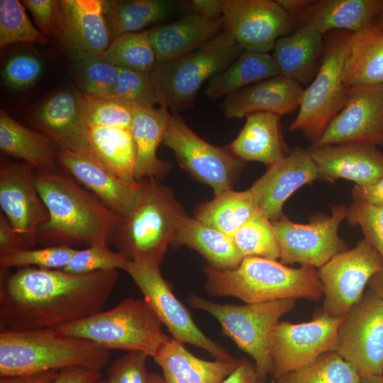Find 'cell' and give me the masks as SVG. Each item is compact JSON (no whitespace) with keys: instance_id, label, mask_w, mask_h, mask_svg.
Segmentation results:
<instances>
[{"instance_id":"6da1fadb","label":"cell","mask_w":383,"mask_h":383,"mask_svg":"<svg viewBox=\"0 0 383 383\" xmlns=\"http://www.w3.org/2000/svg\"><path fill=\"white\" fill-rule=\"evenodd\" d=\"M118 279L117 270L18 268L1 278L0 331L56 328L89 318L104 311Z\"/></svg>"},{"instance_id":"7a4b0ae2","label":"cell","mask_w":383,"mask_h":383,"mask_svg":"<svg viewBox=\"0 0 383 383\" xmlns=\"http://www.w3.org/2000/svg\"><path fill=\"white\" fill-rule=\"evenodd\" d=\"M36 188L49 212L36 241L51 245H108L123 218L61 169L35 170Z\"/></svg>"},{"instance_id":"3957f363","label":"cell","mask_w":383,"mask_h":383,"mask_svg":"<svg viewBox=\"0 0 383 383\" xmlns=\"http://www.w3.org/2000/svg\"><path fill=\"white\" fill-rule=\"evenodd\" d=\"M205 290L211 296H233L245 304L283 299L318 301L322 287L317 270L311 266L294 268L277 260L245 257L233 270L204 267Z\"/></svg>"},{"instance_id":"277c9868","label":"cell","mask_w":383,"mask_h":383,"mask_svg":"<svg viewBox=\"0 0 383 383\" xmlns=\"http://www.w3.org/2000/svg\"><path fill=\"white\" fill-rule=\"evenodd\" d=\"M110 360L109 350L54 328L0 332L1 377L72 367L101 371Z\"/></svg>"},{"instance_id":"5b68a950","label":"cell","mask_w":383,"mask_h":383,"mask_svg":"<svg viewBox=\"0 0 383 383\" xmlns=\"http://www.w3.org/2000/svg\"><path fill=\"white\" fill-rule=\"evenodd\" d=\"M141 182L140 194L111 243L128 260L160 265L187 215L169 187L153 178Z\"/></svg>"},{"instance_id":"8992f818","label":"cell","mask_w":383,"mask_h":383,"mask_svg":"<svg viewBox=\"0 0 383 383\" xmlns=\"http://www.w3.org/2000/svg\"><path fill=\"white\" fill-rule=\"evenodd\" d=\"M145 299L127 298L113 308L54 328L63 335L89 340L108 350L140 351L154 357L169 338Z\"/></svg>"},{"instance_id":"52a82bcc","label":"cell","mask_w":383,"mask_h":383,"mask_svg":"<svg viewBox=\"0 0 383 383\" xmlns=\"http://www.w3.org/2000/svg\"><path fill=\"white\" fill-rule=\"evenodd\" d=\"M243 51L223 29L199 48L157 64L150 74L161 106L177 112L192 108L202 84L228 67Z\"/></svg>"},{"instance_id":"ba28073f","label":"cell","mask_w":383,"mask_h":383,"mask_svg":"<svg viewBox=\"0 0 383 383\" xmlns=\"http://www.w3.org/2000/svg\"><path fill=\"white\" fill-rule=\"evenodd\" d=\"M187 301L196 309L210 313L224 333L255 361L257 372L265 380L272 372L271 341L280 318L290 312L295 300L283 299L245 305L222 304L189 294Z\"/></svg>"},{"instance_id":"9c48e42d","label":"cell","mask_w":383,"mask_h":383,"mask_svg":"<svg viewBox=\"0 0 383 383\" xmlns=\"http://www.w3.org/2000/svg\"><path fill=\"white\" fill-rule=\"evenodd\" d=\"M326 35L316 74L304 89L298 113L289 126V131H301L311 145L343 108L348 94L343 68L350 32L333 30Z\"/></svg>"},{"instance_id":"30bf717a","label":"cell","mask_w":383,"mask_h":383,"mask_svg":"<svg viewBox=\"0 0 383 383\" xmlns=\"http://www.w3.org/2000/svg\"><path fill=\"white\" fill-rule=\"evenodd\" d=\"M160 265L150 260H128L123 270L131 276L173 338L205 350L216 360H234L223 347L207 337L196 325L189 311L162 277Z\"/></svg>"},{"instance_id":"8fae6325","label":"cell","mask_w":383,"mask_h":383,"mask_svg":"<svg viewBox=\"0 0 383 383\" xmlns=\"http://www.w3.org/2000/svg\"><path fill=\"white\" fill-rule=\"evenodd\" d=\"M163 143L175 154L180 165L198 181L211 187L214 196L232 190L245 162L227 147L213 145L196 135L174 111Z\"/></svg>"},{"instance_id":"7c38bea8","label":"cell","mask_w":383,"mask_h":383,"mask_svg":"<svg viewBox=\"0 0 383 383\" xmlns=\"http://www.w3.org/2000/svg\"><path fill=\"white\" fill-rule=\"evenodd\" d=\"M347 208L343 204L332 206L331 216H318L307 224L293 222L284 214L272 221L279 243L280 262L320 268L335 255L348 250L338 235Z\"/></svg>"},{"instance_id":"4fadbf2b","label":"cell","mask_w":383,"mask_h":383,"mask_svg":"<svg viewBox=\"0 0 383 383\" xmlns=\"http://www.w3.org/2000/svg\"><path fill=\"white\" fill-rule=\"evenodd\" d=\"M345 316L333 317L323 309L308 322H279L271 341L274 378L277 380L311 364L326 353L335 351L338 328Z\"/></svg>"},{"instance_id":"5bb4252c","label":"cell","mask_w":383,"mask_h":383,"mask_svg":"<svg viewBox=\"0 0 383 383\" xmlns=\"http://www.w3.org/2000/svg\"><path fill=\"white\" fill-rule=\"evenodd\" d=\"M383 270V260L365 239L332 257L317 274L325 297L323 310L333 317L345 316L364 296L366 285Z\"/></svg>"},{"instance_id":"9a60e30c","label":"cell","mask_w":383,"mask_h":383,"mask_svg":"<svg viewBox=\"0 0 383 383\" xmlns=\"http://www.w3.org/2000/svg\"><path fill=\"white\" fill-rule=\"evenodd\" d=\"M362 377L383 375V299L370 291L345 315L335 350Z\"/></svg>"},{"instance_id":"2e32d148","label":"cell","mask_w":383,"mask_h":383,"mask_svg":"<svg viewBox=\"0 0 383 383\" xmlns=\"http://www.w3.org/2000/svg\"><path fill=\"white\" fill-rule=\"evenodd\" d=\"M222 17L228 31L244 50L267 52L294 26L276 1L224 0Z\"/></svg>"},{"instance_id":"e0dca14e","label":"cell","mask_w":383,"mask_h":383,"mask_svg":"<svg viewBox=\"0 0 383 383\" xmlns=\"http://www.w3.org/2000/svg\"><path fill=\"white\" fill-rule=\"evenodd\" d=\"M354 143L383 146V84L348 88L344 106L311 145Z\"/></svg>"},{"instance_id":"ac0fdd59","label":"cell","mask_w":383,"mask_h":383,"mask_svg":"<svg viewBox=\"0 0 383 383\" xmlns=\"http://www.w3.org/2000/svg\"><path fill=\"white\" fill-rule=\"evenodd\" d=\"M35 170L28 163L1 157L0 206L28 248L36 244V232L49 218L35 184Z\"/></svg>"},{"instance_id":"d6986e66","label":"cell","mask_w":383,"mask_h":383,"mask_svg":"<svg viewBox=\"0 0 383 383\" xmlns=\"http://www.w3.org/2000/svg\"><path fill=\"white\" fill-rule=\"evenodd\" d=\"M54 36L76 61L101 56L113 40L104 1H59Z\"/></svg>"},{"instance_id":"ffe728a7","label":"cell","mask_w":383,"mask_h":383,"mask_svg":"<svg viewBox=\"0 0 383 383\" xmlns=\"http://www.w3.org/2000/svg\"><path fill=\"white\" fill-rule=\"evenodd\" d=\"M318 178L308 149L295 148L289 155L269 166L250 188L258 211L271 221L283 215V206L299 188Z\"/></svg>"},{"instance_id":"44dd1931","label":"cell","mask_w":383,"mask_h":383,"mask_svg":"<svg viewBox=\"0 0 383 383\" xmlns=\"http://www.w3.org/2000/svg\"><path fill=\"white\" fill-rule=\"evenodd\" d=\"M60 168L97 196L123 218L134 206L143 189L141 181L128 182L105 168L93 153L59 150Z\"/></svg>"},{"instance_id":"7402d4cb","label":"cell","mask_w":383,"mask_h":383,"mask_svg":"<svg viewBox=\"0 0 383 383\" xmlns=\"http://www.w3.org/2000/svg\"><path fill=\"white\" fill-rule=\"evenodd\" d=\"M33 121L60 150L92 153L77 90H62L43 100L33 112Z\"/></svg>"},{"instance_id":"603a6c76","label":"cell","mask_w":383,"mask_h":383,"mask_svg":"<svg viewBox=\"0 0 383 383\" xmlns=\"http://www.w3.org/2000/svg\"><path fill=\"white\" fill-rule=\"evenodd\" d=\"M308 151L318 178L334 183L340 179L364 185L383 177V152L367 143L311 145Z\"/></svg>"},{"instance_id":"cb8c5ba5","label":"cell","mask_w":383,"mask_h":383,"mask_svg":"<svg viewBox=\"0 0 383 383\" xmlns=\"http://www.w3.org/2000/svg\"><path fill=\"white\" fill-rule=\"evenodd\" d=\"M304 89L282 75L268 78L225 97L221 109L228 118H241L258 112L282 116L299 108Z\"/></svg>"},{"instance_id":"d4e9b609","label":"cell","mask_w":383,"mask_h":383,"mask_svg":"<svg viewBox=\"0 0 383 383\" xmlns=\"http://www.w3.org/2000/svg\"><path fill=\"white\" fill-rule=\"evenodd\" d=\"M224 29L222 16L211 18L193 11L177 21L148 30L157 64L192 52Z\"/></svg>"},{"instance_id":"484cf974","label":"cell","mask_w":383,"mask_h":383,"mask_svg":"<svg viewBox=\"0 0 383 383\" xmlns=\"http://www.w3.org/2000/svg\"><path fill=\"white\" fill-rule=\"evenodd\" d=\"M167 108L134 107L131 133L135 150V178L137 181L162 179L172 167L170 162L159 159L157 151L163 143L170 118Z\"/></svg>"},{"instance_id":"4316f807","label":"cell","mask_w":383,"mask_h":383,"mask_svg":"<svg viewBox=\"0 0 383 383\" xmlns=\"http://www.w3.org/2000/svg\"><path fill=\"white\" fill-rule=\"evenodd\" d=\"M383 11V0L313 1L296 19L323 35L333 30L357 32L374 22Z\"/></svg>"},{"instance_id":"83f0119b","label":"cell","mask_w":383,"mask_h":383,"mask_svg":"<svg viewBox=\"0 0 383 383\" xmlns=\"http://www.w3.org/2000/svg\"><path fill=\"white\" fill-rule=\"evenodd\" d=\"M324 48L323 35L309 25L299 26L293 33L279 38L272 55L279 75L301 85L309 83L316 74Z\"/></svg>"},{"instance_id":"f1b7e54d","label":"cell","mask_w":383,"mask_h":383,"mask_svg":"<svg viewBox=\"0 0 383 383\" xmlns=\"http://www.w3.org/2000/svg\"><path fill=\"white\" fill-rule=\"evenodd\" d=\"M166 383H221L240 360L207 361L192 354L184 343L169 337L153 357Z\"/></svg>"},{"instance_id":"f546056e","label":"cell","mask_w":383,"mask_h":383,"mask_svg":"<svg viewBox=\"0 0 383 383\" xmlns=\"http://www.w3.org/2000/svg\"><path fill=\"white\" fill-rule=\"evenodd\" d=\"M348 89L383 84V26L373 22L350 33L343 68Z\"/></svg>"},{"instance_id":"4dcf8cb0","label":"cell","mask_w":383,"mask_h":383,"mask_svg":"<svg viewBox=\"0 0 383 383\" xmlns=\"http://www.w3.org/2000/svg\"><path fill=\"white\" fill-rule=\"evenodd\" d=\"M281 117L270 112L246 116L243 129L228 148L244 162L273 165L285 156V145L279 129Z\"/></svg>"},{"instance_id":"1f68e13d","label":"cell","mask_w":383,"mask_h":383,"mask_svg":"<svg viewBox=\"0 0 383 383\" xmlns=\"http://www.w3.org/2000/svg\"><path fill=\"white\" fill-rule=\"evenodd\" d=\"M0 149L4 155L32 165L35 170L56 171L59 148L44 133L23 126L0 111Z\"/></svg>"},{"instance_id":"d6a6232c","label":"cell","mask_w":383,"mask_h":383,"mask_svg":"<svg viewBox=\"0 0 383 383\" xmlns=\"http://www.w3.org/2000/svg\"><path fill=\"white\" fill-rule=\"evenodd\" d=\"M171 245L194 249L208 261L209 265L219 270L235 269L244 258L231 237L188 216Z\"/></svg>"},{"instance_id":"836d02e7","label":"cell","mask_w":383,"mask_h":383,"mask_svg":"<svg viewBox=\"0 0 383 383\" xmlns=\"http://www.w3.org/2000/svg\"><path fill=\"white\" fill-rule=\"evenodd\" d=\"M277 75L279 72L272 55L245 50L228 67L207 82L204 92L209 99L215 101Z\"/></svg>"},{"instance_id":"e575fe53","label":"cell","mask_w":383,"mask_h":383,"mask_svg":"<svg viewBox=\"0 0 383 383\" xmlns=\"http://www.w3.org/2000/svg\"><path fill=\"white\" fill-rule=\"evenodd\" d=\"M88 140L96 159L108 170L128 182L135 178V150L131 131L89 127Z\"/></svg>"},{"instance_id":"d590c367","label":"cell","mask_w":383,"mask_h":383,"mask_svg":"<svg viewBox=\"0 0 383 383\" xmlns=\"http://www.w3.org/2000/svg\"><path fill=\"white\" fill-rule=\"evenodd\" d=\"M257 211V207L250 189L226 191L195 209V218L206 226L232 238L235 233Z\"/></svg>"},{"instance_id":"8d00e7d4","label":"cell","mask_w":383,"mask_h":383,"mask_svg":"<svg viewBox=\"0 0 383 383\" xmlns=\"http://www.w3.org/2000/svg\"><path fill=\"white\" fill-rule=\"evenodd\" d=\"M105 18L113 38L140 32L175 11L173 2L165 0L104 1Z\"/></svg>"},{"instance_id":"74e56055","label":"cell","mask_w":383,"mask_h":383,"mask_svg":"<svg viewBox=\"0 0 383 383\" xmlns=\"http://www.w3.org/2000/svg\"><path fill=\"white\" fill-rule=\"evenodd\" d=\"M101 57L117 67L138 72H151L157 65L147 30L115 37Z\"/></svg>"},{"instance_id":"f35d334b","label":"cell","mask_w":383,"mask_h":383,"mask_svg":"<svg viewBox=\"0 0 383 383\" xmlns=\"http://www.w3.org/2000/svg\"><path fill=\"white\" fill-rule=\"evenodd\" d=\"M357 370L336 351L321 355L311 364L289 372L277 383H360Z\"/></svg>"},{"instance_id":"ab89813d","label":"cell","mask_w":383,"mask_h":383,"mask_svg":"<svg viewBox=\"0 0 383 383\" xmlns=\"http://www.w3.org/2000/svg\"><path fill=\"white\" fill-rule=\"evenodd\" d=\"M243 257L255 256L272 260L280 257L279 243L272 221L257 211L233 235Z\"/></svg>"},{"instance_id":"60d3db41","label":"cell","mask_w":383,"mask_h":383,"mask_svg":"<svg viewBox=\"0 0 383 383\" xmlns=\"http://www.w3.org/2000/svg\"><path fill=\"white\" fill-rule=\"evenodd\" d=\"M81 108L89 127L102 126L131 131L134 107L115 96L80 92Z\"/></svg>"},{"instance_id":"b9f144b4","label":"cell","mask_w":383,"mask_h":383,"mask_svg":"<svg viewBox=\"0 0 383 383\" xmlns=\"http://www.w3.org/2000/svg\"><path fill=\"white\" fill-rule=\"evenodd\" d=\"M18 43L45 44L48 38L31 23L18 0L0 1V48Z\"/></svg>"},{"instance_id":"7bdbcfd3","label":"cell","mask_w":383,"mask_h":383,"mask_svg":"<svg viewBox=\"0 0 383 383\" xmlns=\"http://www.w3.org/2000/svg\"><path fill=\"white\" fill-rule=\"evenodd\" d=\"M77 249L67 245H51L39 249L24 248L0 253L1 273L13 267L35 266L45 269H62L71 260Z\"/></svg>"},{"instance_id":"ee69618b","label":"cell","mask_w":383,"mask_h":383,"mask_svg":"<svg viewBox=\"0 0 383 383\" xmlns=\"http://www.w3.org/2000/svg\"><path fill=\"white\" fill-rule=\"evenodd\" d=\"M113 95L133 107L152 109L161 106L150 72L118 67Z\"/></svg>"},{"instance_id":"f6af8a7d","label":"cell","mask_w":383,"mask_h":383,"mask_svg":"<svg viewBox=\"0 0 383 383\" xmlns=\"http://www.w3.org/2000/svg\"><path fill=\"white\" fill-rule=\"evenodd\" d=\"M128 259L119 252L109 248L108 245L94 244L83 250H78L63 271L84 274L98 271L123 270Z\"/></svg>"},{"instance_id":"bcb514c9","label":"cell","mask_w":383,"mask_h":383,"mask_svg":"<svg viewBox=\"0 0 383 383\" xmlns=\"http://www.w3.org/2000/svg\"><path fill=\"white\" fill-rule=\"evenodd\" d=\"M79 65V83L83 93L97 96H113L118 67L101 56L77 61Z\"/></svg>"},{"instance_id":"7dc6e473","label":"cell","mask_w":383,"mask_h":383,"mask_svg":"<svg viewBox=\"0 0 383 383\" xmlns=\"http://www.w3.org/2000/svg\"><path fill=\"white\" fill-rule=\"evenodd\" d=\"M351 226H359L370 243L383 260V207L371 206L353 199L347 208L346 218Z\"/></svg>"},{"instance_id":"c3c4849f","label":"cell","mask_w":383,"mask_h":383,"mask_svg":"<svg viewBox=\"0 0 383 383\" xmlns=\"http://www.w3.org/2000/svg\"><path fill=\"white\" fill-rule=\"evenodd\" d=\"M42 71L43 64L39 58L30 54H18L4 65L2 78L8 87L19 91L32 86Z\"/></svg>"},{"instance_id":"681fc988","label":"cell","mask_w":383,"mask_h":383,"mask_svg":"<svg viewBox=\"0 0 383 383\" xmlns=\"http://www.w3.org/2000/svg\"><path fill=\"white\" fill-rule=\"evenodd\" d=\"M149 356L140 351H128L109 367L110 383H150L146 364Z\"/></svg>"},{"instance_id":"f907efd6","label":"cell","mask_w":383,"mask_h":383,"mask_svg":"<svg viewBox=\"0 0 383 383\" xmlns=\"http://www.w3.org/2000/svg\"><path fill=\"white\" fill-rule=\"evenodd\" d=\"M22 2L30 11L39 30L46 37L54 36L59 1L24 0Z\"/></svg>"},{"instance_id":"816d5d0a","label":"cell","mask_w":383,"mask_h":383,"mask_svg":"<svg viewBox=\"0 0 383 383\" xmlns=\"http://www.w3.org/2000/svg\"><path fill=\"white\" fill-rule=\"evenodd\" d=\"M28 248L23 238L16 232L5 215L0 213V253H8Z\"/></svg>"},{"instance_id":"f5cc1de1","label":"cell","mask_w":383,"mask_h":383,"mask_svg":"<svg viewBox=\"0 0 383 383\" xmlns=\"http://www.w3.org/2000/svg\"><path fill=\"white\" fill-rule=\"evenodd\" d=\"M351 194L353 199L371 206L383 207V177L368 184H355Z\"/></svg>"},{"instance_id":"db71d44e","label":"cell","mask_w":383,"mask_h":383,"mask_svg":"<svg viewBox=\"0 0 383 383\" xmlns=\"http://www.w3.org/2000/svg\"><path fill=\"white\" fill-rule=\"evenodd\" d=\"M100 379V370L85 367H72L60 370L59 376L52 383H94Z\"/></svg>"},{"instance_id":"11a10c76","label":"cell","mask_w":383,"mask_h":383,"mask_svg":"<svg viewBox=\"0 0 383 383\" xmlns=\"http://www.w3.org/2000/svg\"><path fill=\"white\" fill-rule=\"evenodd\" d=\"M221 383H265V379L259 374L255 364L243 358Z\"/></svg>"},{"instance_id":"9f6ffc18","label":"cell","mask_w":383,"mask_h":383,"mask_svg":"<svg viewBox=\"0 0 383 383\" xmlns=\"http://www.w3.org/2000/svg\"><path fill=\"white\" fill-rule=\"evenodd\" d=\"M59 374V370H48L1 377L0 383H52Z\"/></svg>"},{"instance_id":"6f0895ef","label":"cell","mask_w":383,"mask_h":383,"mask_svg":"<svg viewBox=\"0 0 383 383\" xmlns=\"http://www.w3.org/2000/svg\"><path fill=\"white\" fill-rule=\"evenodd\" d=\"M224 0H193L190 4L194 11L214 18L222 16Z\"/></svg>"},{"instance_id":"680465c9","label":"cell","mask_w":383,"mask_h":383,"mask_svg":"<svg viewBox=\"0 0 383 383\" xmlns=\"http://www.w3.org/2000/svg\"><path fill=\"white\" fill-rule=\"evenodd\" d=\"M295 23L297 17L309 6L313 0H276Z\"/></svg>"},{"instance_id":"91938a15","label":"cell","mask_w":383,"mask_h":383,"mask_svg":"<svg viewBox=\"0 0 383 383\" xmlns=\"http://www.w3.org/2000/svg\"><path fill=\"white\" fill-rule=\"evenodd\" d=\"M368 284L370 287V291L383 299V270L375 274Z\"/></svg>"},{"instance_id":"94428289","label":"cell","mask_w":383,"mask_h":383,"mask_svg":"<svg viewBox=\"0 0 383 383\" xmlns=\"http://www.w3.org/2000/svg\"><path fill=\"white\" fill-rule=\"evenodd\" d=\"M360 383H383V375L362 377Z\"/></svg>"},{"instance_id":"6125c7cd","label":"cell","mask_w":383,"mask_h":383,"mask_svg":"<svg viewBox=\"0 0 383 383\" xmlns=\"http://www.w3.org/2000/svg\"><path fill=\"white\" fill-rule=\"evenodd\" d=\"M150 383H166L164 377L157 373L151 374Z\"/></svg>"},{"instance_id":"be15d7a7","label":"cell","mask_w":383,"mask_h":383,"mask_svg":"<svg viewBox=\"0 0 383 383\" xmlns=\"http://www.w3.org/2000/svg\"><path fill=\"white\" fill-rule=\"evenodd\" d=\"M376 22L379 24L383 26V11H382L378 15Z\"/></svg>"},{"instance_id":"e7e4bbea","label":"cell","mask_w":383,"mask_h":383,"mask_svg":"<svg viewBox=\"0 0 383 383\" xmlns=\"http://www.w3.org/2000/svg\"><path fill=\"white\" fill-rule=\"evenodd\" d=\"M94 383H110L108 379H100Z\"/></svg>"},{"instance_id":"03108f58","label":"cell","mask_w":383,"mask_h":383,"mask_svg":"<svg viewBox=\"0 0 383 383\" xmlns=\"http://www.w3.org/2000/svg\"></svg>"}]
</instances>
